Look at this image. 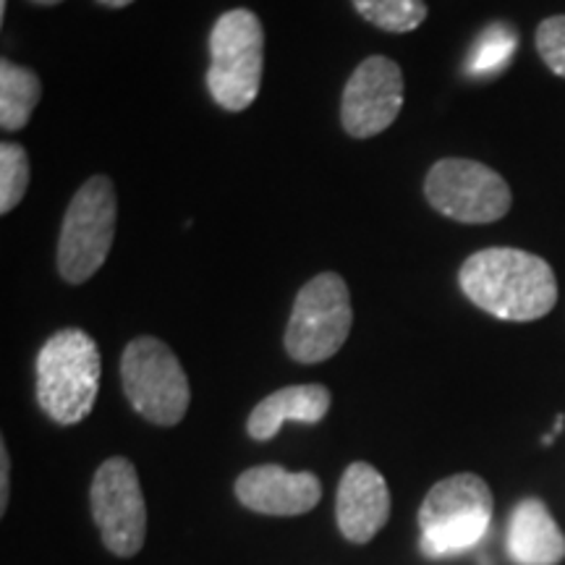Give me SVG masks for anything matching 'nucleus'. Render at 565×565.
Returning a JSON list of instances; mask_svg holds the SVG:
<instances>
[{
	"mask_svg": "<svg viewBox=\"0 0 565 565\" xmlns=\"http://www.w3.org/2000/svg\"><path fill=\"white\" fill-rule=\"evenodd\" d=\"M458 282L475 307L505 322H534L553 312L557 280L545 259L511 246L471 254Z\"/></svg>",
	"mask_w": 565,
	"mask_h": 565,
	"instance_id": "nucleus-1",
	"label": "nucleus"
},
{
	"mask_svg": "<svg viewBox=\"0 0 565 565\" xmlns=\"http://www.w3.org/2000/svg\"><path fill=\"white\" fill-rule=\"evenodd\" d=\"M100 391V349L79 328H66L38 353V404L55 424L87 419Z\"/></svg>",
	"mask_w": 565,
	"mask_h": 565,
	"instance_id": "nucleus-2",
	"label": "nucleus"
},
{
	"mask_svg": "<svg viewBox=\"0 0 565 565\" xmlns=\"http://www.w3.org/2000/svg\"><path fill=\"white\" fill-rule=\"evenodd\" d=\"M492 508V490L479 475L440 479L419 508L422 553L440 561L477 547L490 532Z\"/></svg>",
	"mask_w": 565,
	"mask_h": 565,
	"instance_id": "nucleus-3",
	"label": "nucleus"
},
{
	"mask_svg": "<svg viewBox=\"0 0 565 565\" xmlns=\"http://www.w3.org/2000/svg\"><path fill=\"white\" fill-rule=\"evenodd\" d=\"M265 68L263 21L249 9H233L210 34L207 89L223 110L242 113L257 100Z\"/></svg>",
	"mask_w": 565,
	"mask_h": 565,
	"instance_id": "nucleus-4",
	"label": "nucleus"
},
{
	"mask_svg": "<svg viewBox=\"0 0 565 565\" xmlns=\"http://www.w3.org/2000/svg\"><path fill=\"white\" fill-rule=\"evenodd\" d=\"M118 202L108 175H92L71 200L58 238V273L71 286H82L108 259L116 238Z\"/></svg>",
	"mask_w": 565,
	"mask_h": 565,
	"instance_id": "nucleus-5",
	"label": "nucleus"
},
{
	"mask_svg": "<svg viewBox=\"0 0 565 565\" xmlns=\"http://www.w3.org/2000/svg\"><path fill=\"white\" fill-rule=\"evenodd\" d=\"M121 383L134 412L158 427H173L189 412V377L168 343L134 338L121 356Z\"/></svg>",
	"mask_w": 565,
	"mask_h": 565,
	"instance_id": "nucleus-6",
	"label": "nucleus"
},
{
	"mask_svg": "<svg viewBox=\"0 0 565 565\" xmlns=\"http://www.w3.org/2000/svg\"><path fill=\"white\" fill-rule=\"evenodd\" d=\"M351 294L341 275L322 273L296 294L286 351L299 364H320L343 349L351 333Z\"/></svg>",
	"mask_w": 565,
	"mask_h": 565,
	"instance_id": "nucleus-7",
	"label": "nucleus"
},
{
	"mask_svg": "<svg viewBox=\"0 0 565 565\" xmlns=\"http://www.w3.org/2000/svg\"><path fill=\"white\" fill-rule=\"evenodd\" d=\"M424 194L440 215L471 225L500 221L513 202L503 175L466 158L437 160L424 181Z\"/></svg>",
	"mask_w": 565,
	"mask_h": 565,
	"instance_id": "nucleus-8",
	"label": "nucleus"
},
{
	"mask_svg": "<svg viewBox=\"0 0 565 565\" xmlns=\"http://www.w3.org/2000/svg\"><path fill=\"white\" fill-rule=\"evenodd\" d=\"M89 500L105 547L118 557L137 555L145 547L147 505L129 458L113 456L95 471Z\"/></svg>",
	"mask_w": 565,
	"mask_h": 565,
	"instance_id": "nucleus-9",
	"label": "nucleus"
},
{
	"mask_svg": "<svg viewBox=\"0 0 565 565\" xmlns=\"http://www.w3.org/2000/svg\"><path fill=\"white\" fill-rule=\"evenodd\" d=\"M404 108V74L385 55L359 63L343 89L341 121L353 139H370L393 126Z\"/></svg>",
	"mask_w": 565,
	"mask_h": 565,
	"instance_id": "nucleus-10",
	"label": "nucleus"
},
{
	"mask_svg": "<svg viewBox=\"0 0 565 565\" xmlns=\"http://www.w3.org/2000/svg\"><path fill=\"white\" fill-rule=\"evenodd\" d=\"M236 498L254 513L303 515L320 503L322 484L312 471H288L265 463L246 469L236 479Z\"/></svg>",
	"mask_w": 565,
	"mask_h": 565,
	"instance_id": "nucleus-11",
	"label": "nucleus"
},
{
	"mask_svg": "<svg viewBox=\"0 0 565 565\" xmlns=\"http://www.w3.org/2000/svg\"><path fill=\"white\" fill-rule=\"evenodd\" d=\"M338 529L349 542L364 545L391 519V490L372 463L356 461L343 471L335 498Z\"/></svg>",
	"mask_w": 565,
	"mask_h": 565,
	"instance_id": "nucleus-12",
	"label": "nucleus"
},
{
	"mask_svg": "<svg viewBox=\"0 0 565 565\" xmlns=\"http://www.w3.org/2000/svg\"><path fill=\"white\" fill-rule=\"evenodd\" d=\"M508 553L519 565H557L565 557V534L540 498L513 508L508 524Z\"/></svg>",
	"mask_w": 565,
	"mask_h": 565,
	"instance_id": "nucleus-13",
	"label": "nucleus"
},
{
	"mask_svg": "<svg viewBox=\"0 0 565 565\" xmlns=\"http://www.w3.org/2000/svg\"><path fill=\"white\" fill-rule=\"evenodd\" d=\"M330 412V391L324 385H288L267 395L246 419L252 440L267 443L286 422L317 424Z\"/></svg>",
	"mask_w": 565,
	"mask_h": 565,
	"instance_id": "nucleus-14",
	"label": "nucleus"
},
{
	"mask_svg": "<svg viewBox=\"0 0 565 565\" xmlns=\"http://www.w3.org/2000/svg\"><path fill=\"white\" fill-rule=\"evenodd\" d=\"M42 97L40 76L32 68L3 58L0 63V126L6 131H19L30 124Z\"/></svg>",
	"mask_w": 565,
	"mask_h": 565,
	"instance_id": "nucleus-15",
	"label": "nucleus"
},
{
	"mask_svg": "<svg viewBox=\"0 0 565 565\" xmlns=\"http://www.w3.org/2000/svg\"><path fill=\"white\" fill-rule=\"evenodd\" d=\"M515 47H519V32L508 24H492L479 34L469 53V63L466 71L477 79H487V76H498L500 71L508 68L513 61Z\"/></svg>",
	"mask_w": 565,
	"mask_h": 565,
	"instance_id": "nucleus-16",
	"label": "nucleus"
},
{
	"mask_svg": "<svg viewBox=\"0 0 565 565\" xmlns=\"http://www.w3.org/2000/svg\"><path fill=\"white\" fill-rule=\"evenodd\" d=\"M353 9L377 30L393 34L414 32L427 19L424 0H353Z\"/></svg>",
	"mask_w": 565,
	"mask_h": 565,
	"instance_id": "nucleus-17",
	"label": "nucleus"
},
{
	"mask_svg": "<svg viewBox=\"0 0 565 565\" xmlns=\"http://www.w3.org/2000/svg\"><path fill=\"white\" fill-rule=\"evenodd\" d=\"M30 186V154L21 145L3 141L0 147V212L9 215L24 200Z\"/></svg>",
	"mask_w": 565,
	"mask_h": 565,
	"instance_id": "nucleus-18",
	"label": "nucleus"
},
{
	"mask_svg": "<svg viewBox=\"0 0 565 565\" xmlns=\"http://www.w3.org/2000/svg\"><path fill=\"white\" fill-rule=\"evenodd\" d=\"M536 51L547 68L565 79V17H550L536 26Z\"/></svg>",
	"mask_w": 565,
	"mask_h": 565,
	"instance_id": "nucleus-19",
	"label": "nucleus"
},
{
	"mask_svg": "<svg viewBox=\"0 0 565 565\" xmlns=\"http://www.w3.org/2000/svg\"><path fill=\"white\" fill-rule=\"evenodd\" d=\"M9 487H11V456L6 443H0V513L9 508Z\"/></svg>",
	"mask_w": 565,
	"mask_h": 565,
	"instance_id": "nucleus-20",
	"label": "nucleus"
},
{
	"mask_svg": "<svg viewBox=\"0 0 565 565\" xmlns=\"http://www.w3.org/2000/svg\"><path fill=\"white\" fill-rule=\"evenodd\" d=\"M97 3L108 6V9H126V6L134 3V0H97Z\"/></svg>",
	"mask_w": 565,
	"mask_h": 565,
	"instance_id": "nucleus-21",
	"label": "nucleus"
},
{
	"mask_svg": "<svg viewBox=\"0 0 565 565\" xmlns=\"http://www.w3.org/2000/svg\"><path fill=\"white\" fill-rule=\"evenodd\" d=\"M563 424H565V416H563V414H557V419H555V427H553V435H555V437H557V435H561Z\"/></svg>",
	"mask_w": 565,
	"mask_h": 565,
	"instance_id": "nucleus-22",
	"label": "nucleus"
},
{
	"mask_svg": "<svg viewBox=\"0 0 565 565\" xmlns=\"http://www.w3.org/2000/svg\"><path fill=\"white\" fill-rule=\"evenodd\" d=\"M32 3H38V6H55V3H63V0H32Z\"/></svg>",
	"mask_w": 565,
	"mask_h": 565,
	"instance_id": "nucleus-23",
	"label": "nucleus"
},
{
	"mask_svg": "<svg viewBox=\"0 0 565 565\" xmlns=\"http://www.w3.org/2000/svg\"><path fill=\"white\" fill-rule=\"evenodd\" d=\"M6 9H9V0H0V19L6 17Z\"/></svg>",
	"mask_w": 565,
	"mask_h": 565,
	"instance_id": "nucleus-24",
	"label": "nucleus"
},
{
	"mask_svg": "<svg viewBox=\"0 0 565 565\" xmlns=\"http://www.w3.org/2000/svg\"><path fill=\"white\" fill-rule=\"evenodd\" d=\"M553 440H555V435L547 433L545 437H542V445H553Z\"/></svg>",
	"mask_w": 565,
	"mask_h": 565,
	"instance_id": "nucleus-25",
	"label": "nucleus"
}]
</instances>
